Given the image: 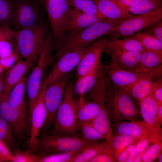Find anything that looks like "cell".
I'll return each mask as SVG.
<instances>
[{
  "mask_svg": "<svg viewBox=\"0 0 162 162\" xmlns=\"http://www.w3.org/2000/svg\"><path fill=\"white\" fill-rule=\"evenodd\" d=\"M128 155V154L126 149L124 150L123 151L118 157L116 162H125Z\"/></svg>",
  "mask_w": 162,
  "mask_h": 162,
  "instance_id": "cell-47",
  "label": "cell"
},
{
  "mask_svg": "<svg viewBox=\"0 0 162 162\" xmlns=\"http://www.w3.org/2000/svg\"><path fill=\"white\" fill-rule=\"evenodd\" d=\"M82 149L74 152L52 153L40 157L39 162H71L73 158Z\"/></svg>",
  "mask_w": 162,
  "mask_h": 162,
  "instance_id": "cell-37",
  "label": "cell"
},
{
  "mask_svg": "<svg viewBox=\"0 0 162 162\" xmlns=\"http://www.w3.org/2000/svg\"><path fill=\"white\" fill-rule=\"evenodd\" d=\"M4 161H6L4 160L2 158H0V162H4Z\"/></svg>",
  "mask_w": 162,
  "mask_h": 162,
  "instance_id": "cell-52",
  "label": "cell"
},
{
  "mask_svg": "<svg viewBox=\"0 0 162 162\" xmlns=\"http://www.w3.org/2000/svg\"><path fill=\"white\" fill-rule=\"evenodd\" d=\"M46 84L43 81L33 107L29 113L31 116L30 136L26 145L27 150L34 153L38 152V136L45 122L47 111L44 96Z\"/></svg>",
  "mask_w": 162,
  "mask_h": 162,
  "instance_id": "cell-12",
  "label": "cell"
},
{
  "mask_svg": "<svg viewBox=\"0 0 162 162\" xmlns=\"http://www.w3.org/2000/svg\"><path fill=\"white\" fill-rule=\"evenodd\" d=\"M161 8L162 0H142L134 5L124 9L130 14L139 15L147 14Z\"/></svg>",
  "mask_w": 162,
  "mask_h": 162,
  "instance_id": "cell-31",
  "label": "cell"
},
{
  "mask_svg": "<svg viewBox=\"0 0 162 162\" xmlns=\"http://www.w3.org/2000/svg\"><path fill=\"white\" fill-rule=\"evenodd\" d=\"M140 62L145 72L158 68L162 66V51L146 49L141 52Z\"/></svg>",
  "mask_w": 162,
  "mask_h": 162,
  "instance_id": "cell-29",
  "label": "cell"
},
{
  "mask_svg": "<svg viewBox=\"0 0 162 162\" xmlns=\"http://www.w3.org/2000/svg\"><path fill=\"white\" fill-rule=\"evenodd\" d=\"M100 13L106 18L122 21L132 16L116 0H94Z\"/></svg>",
  "mask_w": 162,
  "mask_h": 162,
  "instance_id": "cell-20",
  "label": "cell"
},
{
  "mask_svg": "<svg viewBox=\"0 0 162 162\" xmlns=\"http://www.w3.org/2000/svg\"><path fill=\"white\" fill-rule=\"evenodd\" d=\"M158 141L149 138H145L139 140L136 145L134 161L141 162L142 156L147 149L152 143Z\"/></svg>",
  "mask_w": 162,
  "mask_h": 162,
  "instance_id": "cell-40",
  "label": "cell"
},
{
  "mask_svg": "<svg viewBox=\"0 0 162 162\" xmlns=\"http://www.w3.org/2000/svg\"><path fill=\"white\" fill-rule=\"evenodd\" d=\"M4 92V77L0 76V100Z\"/></svg>",
  "mask_w": 162,
  "mask_h": 162,
  "instance_id": "cell-48",
  "label": "cell"
},
{
  "mask_svg": "<svg viewBox=\"0 0 162 162\" xmlns=\"http://www.w3.org/2000/svg\"><path fill=\"white\" fill-rule=\"evenodd\" d=\"M105 19L72 8L70 14L66 33L80 31Z\"/></svg>",
  "mask_w": 162,
  "mask_h": 162,
  "instance_id": "cell-22",
  "label": "cell"
},
{
  "mask_svg": "<svg viewBox=\"0 0 162 162\" xmlns=\"http://www.w3.org/2000/svg\"><path fill=\"white\" fill-rule=\"evenodd\" d=\"M13 14L11 28L14 31L31 27L45 21L43 2L39 0H12Z\"/></svg>",
  "mask_w": 162,
  "mask_h": 162,
  "instance_id": "cell-6",
  "label": "cell"
},
{
  "mask_svg": "<svg viewBox=\"0 0 162 162\" xmlns=\"http://www.w3.org/2000/svg\"><path fill=\"white\" fill-rule=\"evenodd\" d=\"M106 148V140L96 142L82 149L73 158L71 162H89Z\"/></svg>",
  "mask_w": 162,
  "mask_h": 162,
  "instance_id": "cell-30",
  "label": "cell"
},
{
  "mask_svg": "<svg viewBox=\"0 0 162 162\" xmlns=\"http://www.w3.org/2000/svg\"><path fill=\"white\" fill-rule=\"evenodd\" d=\"M28 150L23 151L16 148L13 154V162H39L40 157Z\"/></svg>",
  "mask_w": 162,
  "mask_h": 162,
  "instance_id": "cell-39",
  "label": "cell"
},
{
  "mask_svg": "<svg viewBox=\"0 0 162 162\" xmlns=\"http://www.w3.org/2000/svg\"><path fill=\"white\" fill-rule=\"evenodd\" d=\"M105 39H97L87 47L85 53L76 67L77 78L91 72L100 63L101 55L105 49Z\"/></svg>",
  "mask_w": 162,
  "mask_h": 162,
  "instance_id": "cell-16",
  "label": "cell"
},
{
  "mask_svg": "<svg viewBox=\"0 0 162 162\" xmlns=\"http://www.w3.org/2000/svg\"><path fill=\"white\" fill-rule=\"evenodd\" d=\"M73 84L71 81L67 85L62 100L53 120L54 133L75 135L79 130L77 103L74 98Z\"/></svg>",
  "mask_w": 162,
  "mask_h": 162,
  "instance_id": "cell-5",
  "label": "cell"
},
{
  "mask_svg": "<svg viewBox=\"0 0 162 162\" xmlns=\"http://www.w3.org/2000/svg\"><path fill=\"white\" fill-rule=\"evenodd\" d=\"M130 37L139 41L146 50L162 51V42L149 34L137 32Z\"/></svg>",
  "mask_w": 162,
  "mask_h": 162,
  "instance_id": "cell-32",
  "label": "cell"
},
{
  "mask_svg": "<svg viewBox=\"0 0 162 162\" xmlns=\"http://www.w3.org/2000/svg\"><path fill=\"white\" fill-rule=\"evenodd\" d=\"M158 115L159 120L162 124V104H158Z\"/></svg>",
  "mask_w": 162,
  "mask_h": 162,
  "instance_id": "cell-49",
  "label": "cell"
},
{
  "mask_svg": "<svg viewBox=\"0 0 162 162\" xmlns=\"http://www.w3.org/2000/svg\"><path fill=\"white\" fill-rule=\"evenodd\" d=\"M162 140L152 143L142 154L141 160L142 162H152L156 158L162 151Z\"/></svg>",
  "mask_w": 162,
  "mask_h": 162,
  "instance_id": "cell-38",
  "label": "cell"
},
{
  "mask_svg": "<svg viewBox=\"0 0 162 162\" xmlns=\"http://www.w3.org/2000/svg\"><path fill=\"white\" fill-rule=\"evenodd\" d=\"M5 40H9L6 34L0 27V41Z\"/></svg>",
  "mask_w": 162,
  "mask_h": 162,
  "instance_id": "cell-50",
  "label": "cell"
},
{
  "mask_svg": "<svg viewBox=\"0 0 162 162\" xmlns=\"http://www.w3.org/2000/svg\"><path fill=\"white\" fill-rule=\"evenodd\" d=\"M48 30L49 26L46 21L17 31L12 30L18 53L24 59L35 64Z\"/></svg>",
  "mask_w": 162,
  "mask_h": 162,
  "instance_id": "cell-2",
  "label": "cell"
},
{
  "mask_svg": "<svg viewBox=\"0 0 162 162\" xmlns=\"http://www.w3.org/2000/svg\"><path fill=\"white\" fill-rule=\"evenodd\" d=\"M54 41L51 31L47 33L39 53L35 66L27 78V88L30 113L44 80V76L48 66L53 59Z\"/></svg>",
  "mask_w": 162,
  "mask_h": 162,
  "instance_id": "cell-3",
  "label": "cell"
},
{
  "mask_svg": "<svg viewBox=\"0 0 162 162\" xmlns=\"http://www.w3.org/2000/svg\"><path fill=\"white\" fill-rule=\"evenodd\" d=\"M13 10L12 0H0V25L11 28Z\"/></svg>",
  "mask_w": 162,
  "mask_h": 162,
  "instance_id": "cell-34",
  "label": "cell"
},
{
  "mask_svg": "<svg viewBox=\"0 0 162 162\" xmlns=\"http://www.w3.org/2000/svg\"><path fill=\"white\" fill-rule=\"evenodd\" d=\"M122 21L105 18L80 31L68 33L55 47L57 57L62 52L76 48L86 47Z\"/></svg>",
  "mask_w": 162,
  "mask_h": 162,
  "instance_id": "cell-1",
  "label": "cell"
},
{
  "mask_svg": "<svg viewBox=\"0 0 162 162\" xmlns=\"http://www.w3.org/2000/svg\"><path fill=\"white\" fill-rule=\"evenodd\" d=\"M91 99V101H87L82 98H79L76 101L79 127L83 123L91 122L98 113L102 99Z\"/></svg>",
  "mask_w": 162,
  "mask_h": 162,
  "instance_id": "cell-24",
  "label": "cell"
},
{
  "mask_svg": "<svg viewBox=\"0 0 162 162\" xmlns=\"http://www.w3.org/2000/svg\"><path fill=\"white\" fill-rule=\"evenodd\" d=\"M153 97L159 104H162V76L156 80L152 92Z\"/></svg>",
  "mask_w": 162,
  "mask_h": 162,
  "instance_id": "cell-43",
  "label": "cell"
},
{
  "mask_svg": "<svg viewBox=\"0 0 162 162\" xmlns=\"http://www.w3.org/2000/svg\"><path fill=\"white\" fill-rule=\"evenodd\" d=\"M123 8L133 6L138 4L142 0H116Z\"/></svg>",
  "mask_w": 162,
  "mask_h": 162,
  "instance_id": "cell-46",
  "label": "cell"
},
{
  "mask_svg": "<svg viewBox=\"0 0 162 162\" xmlns=\"http://www.w3.org/2000/svg\"><path fill=\"white\" fill-rule=\"evenodd\" d=\"M71 75L70 73L46 85L44 100L47 116L42 128L44 133L47 132L53 121L62 100L66 87Z\"/></svg>",
  "mask_w": 162,
  "mask_h": 162,
  "instance_id": "cell-9",
  "label": "cell"
},
{
  "mask_svg": "<svg viewBox=\"0 0 162 162\" xmlns=\"http://www.w3.org/2000/svg\"><path fill=\"white\" fill-rule=\"evenodd\" d=\"M140 140L126 135L114 133L106 140V148L111 151L117 160L118 157L123 151L130 145Z\"/></svg>",
  "mask_w": 162,
  "mask_h": 162,
  "instance_id": "cell-27",
  "label": "cell"
},
{
  "mask_svg": "<svg viewBox=\"0 0 162 162\" xmlns=\"http://www.w3.org/2000/svg\"><path fill=\"white\" fill-rule=\"evenodd\" d=\"M116 161L111 151L106 148L104 151L92 159L89 162H115Z\"/></svg>",
  "mask_w": 162,
  "mask_h": 162,
  "instance_id": "cell-42",
  "label": "cell"
},
{
  "mask_svg": "<svg viewBox=\"0 0 162 162\" xmlns=\"http://www.w3.org/2000/svg\"><path fill=\"white\" fill-rule=\"evenodd\" d=\"M144 33L149 34L162 42V19L151 24L145 28Z\"/></svg>",
  "mask_w": 162,
  "mask_h": 162,
  "instance_id": "cell-41",
  "label": "cell"
},
{
  "mask_svg": "<svg viewBox=\"0 0 162 162\" xmlns=\"http://www.w3.org/2000/svg\"><path fill=\"white\" fill-rule=\"evenodd\" d=\"M82 138L93 142L101 141L107 140V138L100 133L92 125L91 122L83 123L80 125Z\"/></svg>",
  "mask_w": 162,
  "mask_h": 162,
  "instance_id": "cell-35",
  "label": "cell"
},
{
  "mask_svg": "<svg viewBox=\"0 0 162 162\" xmlns=\"http://www.w3.org/2000/svg\"><path fill=\"white\" fill-rule=\"evenodd\" d=\"M71 7L90 14L106 18L99 12L94 0H68Z\"/></svg>",
  "mask_w": 162,
  "mask_h": 162,
  "instance_id": "cell-33",
  "label": "cell"
},
{
  "mask_svg": "<svg viewBox=\"0 0 162 162\" xmlns=\"http://www.w3.org/2000/svg\"><path fill=\"white\" fill-rule=\"evenodd\" d=\"M14 51L12 50L11 43L9 40L0 41V58L8 56Z\"/></svg>",
  "mask_w": 162,
  "mask_h": 162,
  "instance_id": "cell-44",
  "label": "cell"
},
{
  "mask_svg": "<svg viewBox=\"0 0 162 162\" xmlns=\"http://www.w3.org/2000/svg\"><path fill=\"white\" fill-rule=\"evenodd\" d=\"M114 133L141 140L149 138L157 141L162 139V132L144 122L124 121L114 124Z\"/></svg>",
  "mask_w": 162,
  "mask_h": 162,
  "instance_id": "cell-15",
  "label": "cell"
},
{
  "mask_svg": "<svg viewBox=\"0 0 162 162\" xmlns=\"http://www.w3.org/2000/svg\"><path fill=\"white\" fill-rule=\"evenodd\" d=\"M161 76L142 78L123 89L139 104L141 100L152 92L156 80Z\"/></svg>",
  "mask_w": 162,
  "mask_h": 162,
  "instance_id": "cell-23",
  "label": "cell"
},
{
  "mask_svg": "<svg viewBox=\"0 0 162 162\" xmlns=\"http://www.w3.org/2000/svg\"><path fill=\"white\" fill-rule=\"evenodd\" d=\"M34 65L24 59L18 60L8 70L4 77V92L8 94L25 77L26 74Z\"/></svg>",
  "mask_w": 162,
  "mask_h": 162,
  "instance_id": "cell-21",
  "label": "cell"
},
{
  "mask_svg": "<svg viewBox=\"0 0 162 162\" xmlns=\"http://www.w3.org/2000/svg\"><path fill=\"white\" fill-rule=\"evenodd\" d=\"M98 142L86 140L75 135H69L47 132L38 139V151L50 154L74 152L82 149Z\"/></svg>",
  "mask_w": 162,
  "mask_h": 162,
  "instance_id": "cell-7",
  "label": "cell"
},
{
  "mask_svg": "<svg viewBox=\"0 0 162 162\" xmlns=\"http://www.w3.org/2000/svg\"><path fill=\"white\" fill-rule=\"evenodd\" d=\"M104 66L100 63L93 70L89 73L77 78L75 83H73V95L79 98H84L94 87L98 80L105 75Z\"/></svg>",
  "mask_w": 162,
  "mask_h": 162,
  "instance_id": "cell-18",
  "label": "cell"
},
{
  "mask_svg": "<svg viewBox=\"0 0 162 162\" xmlns=\"http://www.w3.org/2000/svg\"><path fill=\"white\" fill-rule=\"evenodd\" d=\"M157 158L158 159V162H162V151L158 154Z\"/></svg>",
  "mask_w": 162,
  "mask_h": 162,
  "instance_id": "cell-51",
  "label": "cell"
},
{
  "mask_svg": "<svg viewBox=\"0 0 162 162\" xmlns=\"http://www.w3.org/2000/svg\"><path fill=\"white\" fill-rule=\"evenodd\" d=\"M87 47L75 48L65 51L58 56V59L52 71L44 80L45 84L66 75L77 67Z\"/></svg>",
  "mask_w": 162,
  "mask_h": 162,
  "instance_id": "cell-14",
  "label": "cell"
},
{
  "mask_svg": "<svg viewBox=\"0 0 162 162\" xmlns=\"http://www.w3.org/2000/svg\"><path fill=\"white\" fill-rule=\"evenodd\" d=\"M137 103L124 90L111 83L105 105L110 121L114 124L122 121H137L140 115Z\"/></svg>",
  "mask_w": 162,
  "mask_h": 162,
  "instance_id": "cell-4",
  "label": "cell"
},
{
  "mask_svg": "<svg viewBox=\"0 0 162 162\" xmlns=\"http://www.w3.org/2000/svg\"><path fill=\"white\" fill-rule=\"evenodd\" d=\"M105 49L109 52L117 50L142 52L146 50L139 41L130 37L121 39L117 38L105 39Z\"/></svg>",
  "mask_w": 162,
  "mask_h": 162,
  "instance_id": "cell-25",
  "label": "cell"
},
{
  "mask_svg": "<svg viewBox=\"0 0 162 162\" xmlns=\"http://www.w3.org/2000/svg\"><path fill=\"white\" fill-rule=\"evenodd\" d=\"M104 67L105 73L111 84L114 86L124 89L142 78L162 76V66L153 71L136 73L122 69L111 60L110 63Z\"/></svg>",
  "mask_w": 162,
  "mask_h": 162,
  "instance_id": "cell-13",
  "label": "cell"
},
{
  "mask_svg": "<svg viewBox=\"0 0 162 162\" xmlns=\"http://www.w3.org/2000/svg\"><path fill=\"white\" fill-rule=\"evenodd\" d=\"M39 0L40 1H41L43 2V0Z\"/></svg>",
  "mask_w": 162,
  "mask_h": 162,
  "instance_id": "cell-53",
  "label": "cell"
},
{
  "mask_svg": "<svg viewBox=\"0 0 162 162\" xmlns=\"http://www.w3.org/2000/svg\"><path fill=\"white\" fill-rule=\"evenodd\" d=\"M162 19V8L143 14L134 15L113 27L109 32L112 38L129 37L152 23Z\"/></svg>",
  "mask_w": 162,
  "mask_h": 162,
  "instance_id": "cell-10",
  "label": "cell"
},
{
  "mask_svg": "<svg viewBox=\"0 0 162 162\" xmlns=\"http://www.w3.org/2000/svg\"><path fill=\"white\" fill-rule=\"evenodd\" d=\"M43 3L55 46L67 32L70 14L72 8L68 0H44Z\"/></svg>",
  "mask_w": 162,
  "mask_h": 162,
  "instance_id": "cell-8",
  "label": "cell"
},
{
  "mask_svg": "<svg viewBox=\"0 0 162 162\" xmlns=\"http://www.w3.org/2000/svg\"><path fill=\"white\" fill-rule=\"evenodd\" d=\"M93 126L108 140L113 134L109 114L105 105V100L100 102V108L96 116L91 122Z\"/></svg>",
  "mask_w": 162,
  "mask_h": 162,
  "instance_id": "cell-26",
  "label": "cell"
},
{
  "mask_svg": "<svg viewBox=\"0 0 162 162\" xmlns=\"http://www.w3.org/2000/svg\"><path fill=\"white\" fill-rule=\"evenodd\" d=\"M0 158L6 161L12 162L14 159L13 154L11 153L6 145L0 140Z\"/></svg>",
  "mask_w": 162,
  "mask_h": 162,
  "instance_id": "cell-45",
  "label": "cell"
},
{
  "mask_svg": "<svg viewBox=\"0 0 162 162\" xmlns=\"http://www.w3.org/2000/svg\"><path fill=\"white\" fill-rule=\"evenodd\" d=\"M8 93L3 92L0 100V117L7 122L13 130L14 137L20 139L25 135L30 125L27 112L10 104Z\"/></svg>",
  "mask_w": 162,
  "mask_h": 162,
  "instance_id": "cell-11",
  "label": "cell"
},
{
  "mask_svg": "<svg viewBox=\"0 0 162 162\" xmlns=\"http://www.w3.org/2000/svg\"><path fill=\"white\" fill-rule=\"evenodd\" d=\"M0 140L9 148H14L16 142L12 128L9 124L0 117Z\"/></svg>",
  "mask_w": 162,
  "mask_h": 162,
  "instance_id": "cell-36",
  "label": "cell"
},
{
  "mask_svg": "<svg viewBox=\"0 0 162 162\" xmlns=\"http://www.w3.org/2000/svg\"><path fill=\"white\" fill-rule=\"evenodd\" d=\"M109 52L111 60L120 68L134 73H145L140 62L141 52L117 50Z\"/></svg>",
  "mask_w": 162,
  "mask_h": 162,
  "instance_id": "cell-17",
  "label": "cell"
},
{
  "mask_svg": "<svg viewBox=\"0 0 162 162\" xmlns=\"http://www.w3.org/2000/svg\"><path fill=\"white\" fill-rule=\"evenodd\" d=\"M139 105L140 114L144 122L162 132V124L158 115V104L154 99L152 92L141 100Z\"/></svg>",
  "mask_w": 162,
  "mask_h": 162,
  "instance_id": "cell-19",
  "label": "cell"
},
{
  "mask_svg": "<svg viewBox=\"0 0 162 162\" xmlns=\"http://www.w3.org/2000/svg\"><path fill=\"white\" fill-rule=\"evenodd\" d=\"M27 78L24 77L8 94L7 99L11 105L27 111L25 98Z\"/></svg>",
  "mask_w": 162,
  "mask_h": 162,
  "instance_id": "cell-28",
  "label": "cell"
}]
</instances>
